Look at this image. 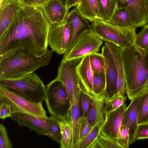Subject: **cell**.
<instances>
[{"mask_svg": "<svg viewBox=\"0 0 148 148\" xmlns=\"http://www.w3.org/2000/svg\"><path fill=\"white\" fill-rule=\"evenodd\" d=\"M52 25L42 7L22 5L0 36V56L18 48L26 49L36 56H43L48 50V35Z\"/></svg>", "mask_w": 148, "mask_h": 148, "instance_id": "cell-1", "label": "cell"}, {"mask_svg": "<svg viewBox=\"0 0 148 148\" xmlns=\"http://www.w3.org/2000/svg\"><path fill=\"white\" fill-rule=\"evenodd\" d=\"M126 93L130 100L147 90L148 79V52L135 44L122 48Z\"/></svg>", "mask_w": 148, "mask_h": 148, "instance_id": "cell-2", "label": "cell"}, {"mask_svg": "<svg viewBox=\"0 0 148 148\" xmlns=\"http://www.w3.org/2000/svg\"><path fill=\"white\" fill-rule=\"evenodd\" d=\"M52 57L49 50L40 57L23 48L13 49L0 56V79H16L34 73L47 65Z\"/></svg>", "mask_w": 148, "mask_h": 148, "instance_id": "cell-3", "label": "cell"}, {"mask_svg": "<svg viewBox=\"0 0 148 148\" xmlns=\"http://www.w3.org/2000/svg\"><path fill=\"white\" fill-rule=\"evenodd\" d=\"M0 86L35 102H42L45 99L46 86L36 73L16 79H0Z\"/></svg>", "mask_w": 148, "mask_h": 148, "instance_id": "cell-4", "label": "cell"}, {"mask_svg": "<svg viewBox=\"0 0 148 148\" xmlns=\"http://www.w3.org/2000/svg\"><path fill=\"white\" fill-rule=\"evenodd\" d=\"M91 25L93 31L103 40L122 48L134 44L136 28L133 26L118 27L98 19L92 22Z\"/></svg>", "mask_w": 148, "mask_h": 148, "instance_id": "cell-5", "label": "cell"}, {"mask_svg": "<svg viewBox=\"0 0 148 148\" xmlns=\"http://www.w3.org/2000/svg\"><path fill=\"white\" fill-rule=\"evenodd\" d=\"M45 100L49 114L59 118L65 115L69 110V96L63 85L55 79L46 86Z\"/></svg>", "mask_w": 148, "mask_h": 148, "instance_id": "cell-6", "label": "cell"}, {"mask_svg": "<svg viewBox=\"0 0 148 148\" xmlns=\"http://www.w3.org/2000/svg\"><path fill=\"white\" fill-rule=\"evenodd\" d=\"M0 97L10 104L12 114L19 112L42 118L47 117L42 102L37 103L33 101L1 86Z\"/></svg>", "mask_w": 148, "mask_h": 148, "instance_id": "cell-7", "label": "cell"}, {"mask_svg": "<svg viewBox=\"0 0 148 148\" xmlns=\"http://www.w3.org/2000/svg\"><path fill=\"white\" fill-rule=\"evenodd\" d=\"M103 40L91 29L77 40L71 49L63 54L64 61L82 59L86 56L98 52Z\"/></svg>", "mask_w": 148, "mask_h": 148, "instance_id": "cell-8", "label": "cell"}, {"mask_svg": "<svg viewBox=\"0 0 148 148\" xmlns=\"http://www.w3.org/2000/svg\"><path fill=\"white\" fill-rule=\"evenodd\" d=\"M81 60L80 59L66 61L62 60L58 68L57 77L55 79L63 85L69 96L70 105L73 100L75 89L80 86L76 68Z\"/></svg>", "mask_w": 148, "mask_h": 148, "instance_id": "cell-9", "label": "cell"}, {"mask_svg": "<svg viewBox=\"0 0 148 148\" xmlns=\"http://www.w3.org/2000/svg\"><path fill=\"white\" fill-rule=\"evenodd\" d=\"M10 118L16 122L20 127L25 126L30 130L35 131L38 135L45 136L50 138L52 116L44 118L16 112L13 113Z\"/></svg>", "mask_w": 148, "mask_h": 148, "instance_id": "cell-10", "label": "cell"}, {"mask_svg": "<svg viewBox=\"0 0 148 148\" xmlns=\"http://www.w3.org/2000/svg\"><path fill=\"white\" fill-rule=\"evenodd\" d=\"M70 36V27L66 19L60 23L52 24L48 37L51 51L58 55L64 54L67 51Z\"/></svg>", "mask_w": 148, "mask_h": 148, "instance_id": "cell-11", "label": "cell"}, {"mask_svg": "<svg viewBox=\"0 0 148 148\" xmlns=\"http://www.w3.org/2000/svg\"><path fill=\"white\" fill-rule=\"evenodd\" d=\"M66 19L69 25L70 36L67 50L65 53L71 49L81 36L92 29L91 25L89 24L88 21L80 14L76 8L69 13Z\"/></svg>", "mask_w": 148, "mask_h": 148, "instance_id": "cell-12", "label": "cell"}, {"mask_svg": "<svg viewBox=\"0 0 148 148\" xmlns=\"http://www.w3.org/2000/svg\"><path fill=\"white\" fill-rule=\"evenodd\" d=\"M126 108L125 103L115 110L105 113L104 121L101 127L99 134L117 141Z\"/></svg>", "mask_w": 148, "mask_h": 148, "instance_id": "cell-13", "label": "cell"}, {"mask_svg": "<svg viewBox=\"0 0 148 148\" xmlns=\"http://www.w3.org/2000/svg\"><path fill=\"white\" fill-rule=\"evenodd\" d=\"M143 93L131 100L123 113L122 125L128 129L130 145L136 141L135 136L138 125L139 113Z\"/></svg>", "mask_w": 148, "mask_h": 148, "instance_id": "cell-14", "label": "cell"}, {"mask_svg": "<svg viewBox=\"0 0 148 148\" xmlns=\"http://www.w3.org/2000/svg\"><path fill=\"white\" fill-rule=\"evenodd\" d=\"M105 45L110 51L116 70L117 75L116 87L114 95L125 96L126 93L125 81L121 56L122 48L109 42L105 43Z\"/></svg>", "mask_w": 148, "mask_h": 148, "instance_id": "cell-15", "label": "cell"}, {"mask_svg": "<svg viewBox=\"0 0 148 148\" xmlns=\"http://www.w3.org/2000/svg\"><path fill=\"white\" fill-rule=\"evenodd\" d=\"M90 96L91 103L87 119L89 123L93 127L97 123L104 122L105 102L108 97L106 90L99 94Z\"/></svg>", "mask_w": 148, "mask_h": 148, "instance_id": "cell-16", "label": "cell"}, {"mask_svg": "<svg viewBox=\"0 0 148 148\" xmlns=\"http://www.w3.org/2000/svg\"><path fill=\"white\" fill-rule=\"evenodd\" d=\"M76 70L82 89L89 95H96L93 90V72L90 66L89 55L81 59Z\"/></svg>", "mask_w": 148, "mask_h": 148, "instance_id": "cell-17", "label": "cell"}, {"mask_svg": "<svg viewBox=\"0 0 148 148\" xmlns=\"http://www.w3.org/2000/svg\"><path fill=\"white\" fill-rule=\"evenodd\" d=\"M22 5L18 0L0 1V36L8 28Z\"/></svg>", "mask_w": 148, "mask_h": 148, "instance_id": "cell-18", "label": "cell"}, {"mask_svg": "<svg viewBox=\"0 0 148 148\" xmlns=\"http://www.w3.org/2000/svg\"><path fill=\"white\" fill-rule=\"evenodd\" d=\"M101 53L103 55L105 62V74L108 97L114 95L116 93L117 75L115 65L111 54L105 45L101 49Z\"/></svg>", "mask_w": 148, "mask_h": 148, "instance_id": "cell-19", "label": "cell"}, {"mask_svg": "<svg viewBox=\"0 0 148 148\" xmlns=\"http://www.w3.org/2000/svg\"><path fill=\"white\" fill-rule=\"evenodd\" d=\"M81 89L80 86L75 89L73 100L69 108L73 129L72 148H79V129L81 117L79 96Z\"/></svg>", "mask_w": 148, "mask_h": 148, "instance_id": "cell-20", "label": "cell"}, {"mask_svg": "<svg viewBox=\"0 0 148 148\" xmlns=\"http://www.w3.org/2000/svg\"><path fill=\"white\" fill-rule=\"evenodd\" d=\"M42 8L52 25L63 22L69 13L66 7L58 0H47Z\"/></svg>", "mask_w": 148, "mask_h": 148, "instance_id": "cell-21", "label": "cell"}, {"mask_svg": "<svg viewBox=\"0 0 148 148\" xmlns=\"http://www.w3.org/2000/svg\"><path fill=\"white\" fill-rule=\"evenodd\" d=\"M146 0H127L126 4L129 10L133 25L143 27L147 23L145 8Z\"/></svg>", "mask_w": 148, "mask_h": 148, "instance_id": "cell-22", "label": "cell"}, {"mask_svg": "<svg viewBox=\"0 0 148 148\" xmlns=\"http://www.w3.org/2000/svg\"><path fill=\"white\" fill-rule=\"evenodd\" d=\"M61 135L60 148H72L73 129L70 110L58 121Z\"/></svg>", "mask_w": 148, "mask_h": 148, "instance_id": "cell-23", "label": "cell"}, {"mask_svg": "<svg viewBox=\"0 0 148 148\" xmlns=\"http://www.w3.org/2000/svg\"><path fill=\"white\" fill-rule=\"evenodd\" d=\"M101 0H80L76 7L80 14L92 22L99 19Z\"/></svg>", "mask_w": 148, "mask_h": 148, "instance_id": "cell-24", "label": "cell"}, {"mask_svg": "<svg viewBox=\"0 0 148 148\" xmlns=\"http://www.w3.org/2000/svg\"><path fill=\"white\" fill-rule=\"evenodd\" d=\"M105 21L111 25L120 27L133 26L129 10L126 5L124 7L118 6L111 17Z\"/></svg>", "mask_w": 148, "mask_h": 148, "instance_id": "cell-25", "label": "cell"}, {"mask_svg": "<svg viewBox=\"0 0 148 148\" xmlns=\"http://www.w3.org/2000/svg\"><path fill=\"white\" fill-rule=\"evenodd\" d=\"M118 0H101L99 19L106 21L110 18L118 6Z\"/></svg>", "mask_w": 148, "mask_h": 148, "instance_id": "cell-26", "label": "cell"}, {"mask_svg": "<svg viewBox=\"0 0 148 148\" xmlns=\"http://www.w3.org/2000/svg\"><path fill=\"white\" fill-rule=\"evenodd\" d=\"M89 148H121L117 141L99 134Z\"/></svg>", "mask_w": 148, "mask_h": 148, "instance_id": "cell-27", "label": "cell"}, {"mask_svg": "<svg viewBox=\"0 0 148 148\" xmlns=\"http://www.w3.org/2000/svg\"><path fill=\"white\" fill-rule=\"evenodd\" d=\"M91 69L93 73H105L104 57L101 53L97 52L89 55Z\"/></svg>", "mask_w": 148, "mask_h": 148, "instance_id": "cell-28", "label": "cell"}, {"mask_svg": "<svg viewBox=\"0 0 148 148\" xmlns=\"http://www.w3.org/2000/svg\"><path fill=\"white\" fill-rule=\"evenodd\" d=\"M103 123H97L93 127L90 132L80 141L79 148H89L99 134Z\"/></svg>", "mask_w": 148, "mask_h": 148, "instance_id": "cell-29", "label": "cell"}, {"mask_svg": "<svg viewBox=\"0 0 148 148\" xmlns=\"http://www.w3.org/2000/svg\"><path fill=\"white\" fill-rule=\"evenodd\" d=\"M126 96H116L113 95L107 97L105 102V113H110L116 110L125 103Z\"/></svg>", "mask_w": 148, "mask_h": 148, "instance_id": "cell-30", "label": "cell"}, {"mask_svg": "<svg viewBox=\"0 0 148 148\" xmlns=\"http://www.w3.org/2000/svg\"><path fill=\"white\" fill-rule=\"evenodd\" d=\"M107 83L105 74L103 73H93V88L96 95L106 90Z\"/></svg>", "mask_w": 148, "mask_h": 148, "instance_id": "cell-31", "label": "cell"}, {"mask_svg": "<svg viewBox=\"0 0 148 148\" xmlns=\"http://www.w3.org/2000/svg\"><path fill=\"white\" fill-rule=\"evenodd\" d=\"M148 122V89L143 93L138 118V124Z\"/></svg>", "mask_w": 148, "mask_h": 148, "instance_id": "cell-32", "label": "cell"}, {"mask_svg": "<svg viewBox=\"0 0 148 148\" xmlns=\"http://www.w3.org/2000/svg\"><path fill=\"white\" fill-rule=\"evenodd\" d=\"M134 44L148 52V26L143 27L136 34Z\"/></svg>", "mask_w": 148, "mask_h": 148, "instance_id": "cell-33", "label": "cell"}, {"mask_svg": "<svg viewBox=\"0 0 148 148\" xmlns=\"http://www.w3.org/2000/svg\"><path fill=\"white\" fill-rule=\"evenodd\" d=\"M91 99L90 95L81 89L79 96V105L82 116L87 117L90 107Z\"/></svg>", "mask_w": 148, "mask_h": 148, "instance_id": "cell-34", "label": "cell"}, {"mask_svg": "<svg viewBox=\"0 0 148 148\" xmlns=\"http://www.w3.org/2000/svg\"><path fill=\"white\" fill-rule=\"evenodd\" d=\"M117 141L121 148L129 147L130 145L129 131L126 127L122 125Z\"/></svg>", "mask_w": 148, "mask_h": 148, "instance_id": "cell-35", "label": "cell"}, {"mask_svg": "<svg viewBox=\"0 0 148 148\" xmlns=\"http://www.w3.org/2000/svg\"><path fill=\"white\" fill-rule=\"evenodd\" d=\"M12 143L8 136L6 128L2 124L0 125V148H12Z\"/></svg>", "mask_w": 148, "mask_h": 148, "instance_id": "cell-36", "label": "cell"}, {"mask_svg": "<svg viewBox=\"0 0 148 148\" xmlns=\"http://www.w3.org/2000/svg\"><path fill=\"white\" fill-rule=\"evenodd\" d=\"M12 114V110L10 104L3 98L0 97V118L4 120L10 117Z\"/></svg>", "mask_w": 148, "mask_h": 148, "instance_id": "cell-37", "label": "cell"}, {"mask_svg": "<svg viewBox=\"0 0 148 148\" xmlns=\"http://www.w3.org/2000/svg\"><path fill=\"white\" fill-rule=\"evenodd\" d=\"M92 127L88 122L87 117L82 115L80 118L79 129V142L90 132Z\"/></svg>", "mask_w": 148, "mask_h": 148, "instance_id": "cell-38", "label": "cell"}, {"mask_svg": "<svg viewBox=\"0 0 148 148\" xmlns=\"http://www.w3.org/2000/svg\"><path fill=\"white\" fill-rule=\"evenodd\" d=\"M148 138V122L138 125L136 134V141Z\"/></svg>", "mask_w": 148, "mask_h": 148, "instance_id": "cell-39", "label": "cell"}, {"mask_svg": "<svg viewBox=\"0 0 148 148\" xmlns=\"http://www.w3.org/2000/svg\"><path fill=\"white\" fill-rule=\"evenodd\" d=\"M47 0H19L23 5L33 7H42Z\"/></svg>", "mask_w": 148, "mask_h": 148, "instance_id": "cell-40", "label": "cell"}, {"mask_svg": "<svg viewBox=\"0 0 148 148\" xmlns=\"http://www.w3.org/2000/svg\"><path fill=\"white\" fill-rule=\"evenodd\" d=\"M80 0H68L66 7L69 10L71 7H76Z\"/></svg>", "mask_w": 148, "mask_h": 148, "instance_id": "cell-41", "label": "cell"}, {"mask_svg": "<svg viewBox=\"0 0 148 148\" xmlns=\"http://www.w3.org/2000/svg\"><path fill=\"white\" fill-rule=\"evenodd\" d=\"M145 8L147 21V25L148 26V0H146Z\"/></svg>", "mask_w": 148, "mask_h": 148, "instance_id": "cell-42", "label": "cell"}, {"mask_svg": "<svg viewBox=\"0 0 148 148\" xmlns=\"http://www.w3.org/2000/svg\"><path fill=\"white\" fill-rule=\"evenodd\" d=\"M63 5L66 7L68 0H58ZM67 8V7H66Z\"/></svg>", "mask_w": 148, "mask_h": 148, "instance_id": "cell-43", "label": "cell"}, {"mask_svg": "<svg viewBox=\"0 0 148 148\" xmlns=\"http://www.w3.org/2000/svg\"><path fill=\"white\" fill-rule=\"evenodd\" d=\"M121 3H122L123 5L126 4L127 0H118Z\"/></svg>", "mask_w": 148, "mask_h": 148, "instance_id": "cell-44", "label": "cell"}, {"mask_svg": "<svg viewBox=\"0 0 148 148\" xmlns=\"http://www.w3.org/2000/svg\"><path fill=\"white\" fill-rule=\"evenodd\" d=\"M146 89L147 90L148 89V79L147 82L146 84Z\"/></svg>", "mask_w": 148, "mask_h": 148, "instance_id": "cell-45", "label": "cell"}, {"mask_svg": "<svg viewBox=\"0 0 148 148\" xmlns=\"http://www.w3.org/2000/svg\"><path fill=\"white\" fill-rule=\"evenodd\" d=\"M1 0H0V1H1Z\"/></svg>", "mask_w": 148, "mask_h": 148, "instance_id": "cell-46", "label": "cell"}, {"mask_svg": "<svg viewBox=\"0 0 148 148\" xmlns=\"http://www.w3.org/2000/svg\"><path fill=\"white\" fill-rule=\"evenodd\" d=\"M19 1V0H18Z\"/></svg>", "mask_w": 148, "mask_h": 148, "instance_id": "cell-47", "label": "cell"}]
</instances>
